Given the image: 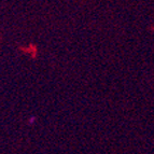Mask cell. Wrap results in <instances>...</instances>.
Returning a JSON list of instances; mask_svg holds the SVG:
<instances>
[{
    "mask_svg": "<svg viewBox=\"0 0 154 154\" xmlns=\"http://www.w3.org/2000/svg\"><path fill=\"white\" fill-rule=\"evenodd\" d=\"M36 120H37V118L36 116H30V118L28 119V124L29 125H32V124H35V122H36Z\"/></svg>",
    "mask_w": 154,
    "mask_h": 154,
    "instance_id": "obj_1",
    "label": "cell"
}]
</instances>
